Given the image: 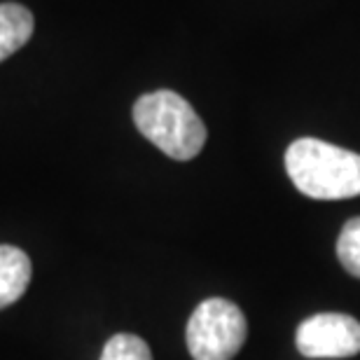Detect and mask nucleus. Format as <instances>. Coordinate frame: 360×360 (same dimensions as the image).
<instances>
[{"mask_svg":"<svg viewBox=\"0 0 360 360\" xmlns=\"http://www.w3.org/2000/svg\"><path fill=\"white\" fill-rule=\"evenodd\" d=\"M31 283V257L21 248L0 246V309L14 304Z\"/></svg>","mask_w":360,"mask_h":360,"instance_id":"obj_5","label":"nucleus"},{"mask_svg":"<svg viewBox=\"0 0 360 360\" xmlns=\"http://www.w3.org/2000/svg\"><path fill=\"white\" fill-rule=\"evenodd\" d=\"M101 360H153V354L141 337L122 333L105 342Z\"/></svg>","mask_w":360,"mask_h":360,"instance_id":"obj_8","label":"nucleus"},{"mask_svg":"<svg viewBox=\"0 0 360 360\" xmlns=\"http://www.w3.org/2000/svg\"><path fill=\"white\" fill-rule=\"evenodd\" d=\"M185 337L194 360H232L246 342L248 323L234 302L213 297L194 309Z\"/></svg>","mask_w":360,"mask_h":360,"instance_id":"obj_3","label":"nucleus"},{"mask_svg":"<svg viewBox=\"0 0 360 360\" xmlns=\"http://www.w3.org/2000/svg\"><path fill=\"white\" fill-rule=\"evenodd\" d=\"M134 122L150 143L171 160H194L206 143V127L194 108L176 91L143 94L134 105Z\"/></svg>","mask_w":360,"mask_h":360,"instance_id":"obj_2","label":"nucleus"},{"mask_svg":"<svg viewBox=\"0 0 360 360\" xmlns=\"http://www.w3.org/2000/svg\"><path fill=\"white\" fill-rule=\"evenodd\" d=\"M304 358H351L360 354V323L347 314H316L302 321L295 335Z\"/></svg>","mask_w":360,"mask_h":360,"instance_id":"obj_4","label":"nucleus"},{"mask_svg":"<svg viewBox=\"0 0 360 360\" xmlns=\"http://www.w3.org/2000/svg\"><path fill=\"white\" fill-rule=\"evenodd\" d=\"M292 185L311 199H349L360 194V155L319 139H300L285 153Z\"/></svg>","mask_w":360,"mask_h":360,"instance_id":"obj_1","label":"nucleus"},{"mask_svg":"<svg viewBox=\"0 0 360 360\" xmlns=\"http://www.w3.org/2000/svg\"><path fill=\"white\" fill-rule=\"evenodd\" d=\"M35 28L31 10L19 3L0 5V63L31 40Z\"/></svg>","mask_w":360,"mask_h":360,"instance_id":"obj_6","label":"nucleus"},{"mask_svg":"<svg viewBox=\"0 0 360 360\" xmlns=\"http://www.w3.org/2000/svg\"><path fill=\"white\" fill-rule=\"evenodd\" d=\"M337 257L351 276L360 278V218H351L337 239Z\"/></svg>","mask_w":360,"mask_h":360,"instance_id":"obj_7","label":"nucleus"}]
</instances>
